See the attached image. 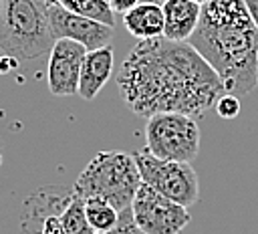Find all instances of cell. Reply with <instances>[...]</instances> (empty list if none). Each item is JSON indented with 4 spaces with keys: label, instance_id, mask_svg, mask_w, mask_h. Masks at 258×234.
<instances>
[{
    "label": "cell",
    "instance_id": "6da1fadb",
    "mask_svg": "<svg viewBox=\"0 0 258 234\" xmlns=\"http://www.w3.org/2000/svg\"><path fill=\"white\" fill-rule=\"evenodd\" d=\"M117 89L139 117L157 113L200 117L226 93L218 73L189 42L165 36L137 40L121 63Z\"/></svg>",
    "mask_w": 258,
    "mask_h": 234
},
{
    "label": "cell",
    "instance_id": "7a4b0ae2",
    "mask_svg": "<svg viewBox=\"0 0 258 234\" xmlns=\"http://www.w3.org/2000/svg\"><path fill=\"white\" fill-rule=\"evenodd\" d=\"M218 73L226 93L236 97L256 89L258 28L244 0H210L187 40Z\"/></svg>",
    "mask_w": 258,
    "mask_h": 234
},
{
    "label": "cell",
    "instance_id": "3957f363",
    "mask_svg": "<svg viewBox=\"0 0 258 234\" xmlns=\"http://www.w3.org/2000/svg\"><path fill=\"white\" fill-rule=\"evenodd\" d=\"M54 34L46 0H4L0 10V52L32 61L50 52Z\"/></svg>",
    "mask_w": 258,
    "mask_h": 234
},
{
    "label": "cell",
    "instance_id": "277c9868",
    "mask_svg": "<svg viewBox=\"0 0 258 234\" xmlns=\"http://www.w3.org/2000/svg\"><path fill=\"white\" fill-rule=\"evenodd\" d=\"M141 186V176L133 153L105 149L99 151L75 180V194L83 200L103 198L119 212L131 208V202Z\"/></svg>",
    "mask_w": 258,
    "mask_h": 234
},
{
    "label": "cell",
    "instance_id": "5b68a950",
    "mask_svg": "<svg viewBox=\"0 0 258 234\" xmlns=\"http://www.w3.org/2000/svg\"><path fill=\"white\" fill-rule=\"evenodd\" d=\"M145 149L161 159L191 163L200 153V127L196 117L183 113H157L147 117Z\"/></svg>",
    "mask_w": 258,
    "mask_h": 234
},
{
    "label": "cell",
    "instance_id": "8992f818",
    "mask_svg": "<svg viewBox=\"0 0 258 234\" xmlns=\"http://www.w3.org/2000/svg\"><path fill=\"white\" fill-rule=\"evenodd\" d=\"M141 182L169 198L171 202L189 208L200 200V180L196 169L187 161H171L161 159L149 153L147 149H139L133 153Z\"/></svg>",
    "mask_w": 258,
    "mask_h": 234
},
{
    "label": "cell",
    "instance_id": "52a82bcc",
    "mask_svg": "<svg viewBox=\"0 0 258 234\" xmlns=\"http://www.w3.org/2000/svg\"><path fill=\"white\" fill-rule=\"evenodd\" d=\"M131 214L141 234H179L191 220L187 208L171 202L143 182L131 202Z\"/></svg>",
    "mask_w": 258,
    "mask_h": 234
},
{
    "label": "cell",
    "instance_id": "ba28073f",
    "mask_svg": "<svg viewBox=\"0 0 258 234\" xmlns=\"http://www.w3.org/2000/svg\"><path fill=\"white\" fill-rule=\"evenodd\" d=\"M73 194V188L62 186H44L32 192L22 206L20 234H67L60 214Z\"/></svg>",
    "mask_w": 258,
    "mask_h": 234
},
{
    "label": "cell",
    "instance_id": "9c48e42d",
    "mask_svg": "<svg viewBox=\"0 0 258 234\" xmlns=\"http://www.w3.org/2000/svg\"><path fill=\"white\" fill-rule=\"evenodd\" d=\"M87 48L69 38H56L48 52L46 83L56 97L79 95V79Z\"/></svg>",
    "mask_w": 258,
    "mask_h": 234
},
{
    "label": "cell",
    "instance_id": "30bf717a",
    "mask_svg": "<svg viewBox=\"0 0 258 234\" xmlns=\"http://www.w3.org/2000/svg\"><path fill=\"white\" fill-rule=\"evenodd\" d=\"M46 10H48V20H50L54 38L75 40V42L83 44L87 50L107 46L113 40V26H107L93 18L69 12L67 8H62L58 4L46 2Z\"/></svg>",
    "mask_w": 258,
    "mask_h": 234
},
{
    "label": "cell",
    "instance_id": "8fae6325",
    "mask_svg": "<svg viewBox=\"0 0 258 234\" xmlns=\"http://www.w3.org/2000/svg\"><path fill=\"white\" fill-rule=\"evenodd\" d=\"M163 36L177 42H187L202 18V4L194 0H163Z\"/></svg>",
    "mask_w": 258,
    "mask_h": 234
},
{
    "label": "cell",
    "instance_id": "7c38bea8",
    "mask_svg": "<svg viewBox=\"0 0 258 234\" xmlns=\"http://www.w3.org/2000/svg\"><path fill=\"white\" fill-rule=\"evenodd\" d=\"M113 73V46H101L95 50H87L83 69H81V79H79V95L85 101H93L99 91L105 87Z\"/></svg>",
    "mask_w": 258,
    "mask_h": 234
},
{
    "label": "cell",
    "instance_id": "4fadbf2b",
    "mask_svg": "<svg viewBox=\"0 0 258 234\" xmlns=\"http://www.w3.org/2000/svg\"><path fill=\"white\" fill-rule=\"evenodd\" d=\"M123 26L131 36L137 40H149L163 36L165 20H163V8L157 2H139L129 12L123 14Z\"/></svg>",
    "mask_w": 258,
    "mask_h": 234
},
{
    "label": "cell",
    "instance_id": "5bb4252c",
    "mask_svg": "<svg viewBox=\"0 0 258 234\" xmlns=\"http://www.w3.org/2000/svg\"><path fill=\"white\" fill-rule=\"evenodd\" d=\"M48 4H58L69 12L79 16L93 18L107 26H115V12L109 6V0H46Z\"/></svg>",
    "mask_w": 258,
    "mask_h": 234
},
{
    "label": "cell",
    "instance_id": "9a60e30c",
    "mask_svg": "<svg viewBox=\"0 0 258 234\" xmlns=\"http://www.w3.org/2000/svg\"><path fill=\"white\" fill-rule=\"evenodd\" d=\"M119 214L121 212L103 198H87L85 200V216L95 234L115 228L119 222Z\"/></svg>",
    "mask_w": 258,
    "mask_h": 234
},
{
    "label": "cell",
    "instance_id": "2e32d148",
    "mask_svg": "<svg viewBox=\"0 0 258 234\" xmlns=\"http://www.w3.org/2000/svg\"><path fill=\"white\" fill-rule=\"evenodd\" d=\"M60 220H62L67 234H95L85 216V200L79 194H73L71 202L67 204V208L60 214Z\"/></svg>",
    "mask_w": 258,
    "mask_h": 234
},
{
    "label": "cell",
    "instance_id": "e0dca14e",
    "mask_svg": "<svg viewBox=\"0 0 258 234\" xmlns=\"http://www.w3.org/2000/svg\"><path fill=\"white\" fill-rule=\"evenodd\" d=\"M214 107L222 119H234L240 113V97H236L232 93H224V95H220V99L216 101Z\"/></svg>",
    "mask_w": 258,
    "mask_h": 234
},
{
    "label": "cell",
    "instance_id": "ac0fdd59",
    "mask_svg": "<svg viewBox=\"0 0 258 234\" xmlns=\"http://www.w3.org/2000/svg\"><path fill=\"white\" fill-rule=\"evenodd\" d=\"M97 234H141V232H139V228H137V224L133 220L131 208H127V210H123L119 214V222H117L115 228H111L107 232H97Z\"/></svg>",
    "mask_w": 258,
    "mask_h": 234
},
{
    "label": "cell",
    "instance_id": "d6986e66",
    "mask_svg": "<svg viewBox=\"0 0 258 234\" xmlns=\"http://www.w3.org/2000/svg\"><path fill=\"white\" fill-rule=\"evenodd\" d=\"M137 4H139V0H109V6L115 14H125Z\"/></svg>",
    "mask_w": 258,
    "mask_h": 234
},
{
    "label": "cell",
    "instance_id": "ffe728a7",
    "mask_svg": "<svg viewBox=\"0 0 258 234\" xmlns=\"http://www.w3.org/2000/svg\"><path fill=\"white\" fill-rule=\"evenodd\" d=\"M244 4H246V10H248L252 22H254L256 28H258V0H244Z\"/></svg>",
    "mask_w": 258,
    "mask_h": 234
},
{
    "label": "cell",
    "instance_id": "44dd1931",
    "mask_svg": "<svg viewBox=\"0 0 258 234\" xmlns=\"http://www.w3.org/2000/svg\"><path fill=\"white\" fill-rule=\"evenodd\" d=\"M194 2H198V4H202V6H204V4H206V2H210V0H194Z\"/></svg>",
    "mask_w": 258,
    "mask_h": 234
},
{
    "label": "cell",
    "instance_id": "7402d4cb",
    "mask_svg": "<svg viewBox=\"0 0 258 234\" xmlns=\"http://www.w3.org/2000/svg\"><path fill=\"white\" fill-rule=\"evenodd\" d=\"M145 2H157V4H161L163 0H145Z\"/></svg>",
    "mask_w": 258,
    "mask_h": 234
},
{
    "label": "cell",
    "instance_id": "603a6c76",
    "mask_svg": "<svg viewBox=\"0 0 258 234\" xmlns=\"http://www.w3.org/2000/svg\"><path fill=\"white\" fill-rule=\"evenodd\" d=\"M256 89H258V73H256Z\"/></svg>",
    "mask_w": 258,
    "mask_h": 234
},
{
    "label": "cell",
    "instance_id": "cb8c5ba5",
    "mask_svg": "<svg viewBox=\"0 0 258 234\" xmlns=\"http://www.w3.org/2000/svg\"><path fill=\"white\" fill-rule=\"evenodd\" d=\"M2 4H4V0H0V10H2Z\"/></svg>",
    "mask_w": 258,
    "mask_h": 234
},
{
    "label": "cell",
    "instance_id": "d4e9b609",
    "mask_svg": "<svg viewBox=\"0 0 258 234\" xmlns=\"http://www.w3.org/2000/svg\"><path fill=\"white\" fill-rule=\"evenodd\" d=\"M0 165H2V151H0Z\"/></svg>",
    "mask_w": 258,
    "mask_h": 234
},
{
    "label": "cell",
    "instance_id": "484cf974",
    "mask_svg": "<svg viewBox=\"0 0 258 234\" xmlns=\"http://www.w3.org/2000/svg\"><path fill=\"white\" fill-rule=\"evenodd\" d=\"M0 54H2V52H0Z\"/></svg>",
    "mask_w": 258,
    "mask_h": 234
}]
</instances>
